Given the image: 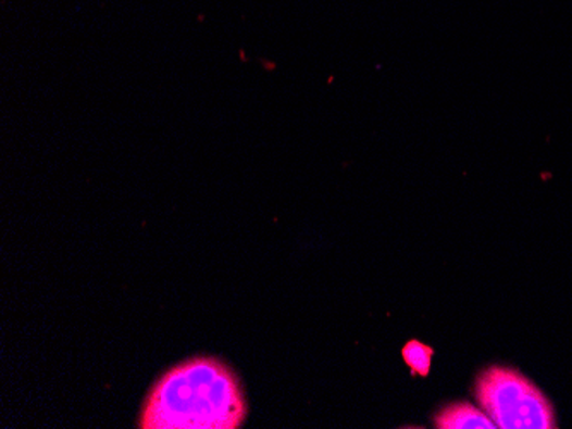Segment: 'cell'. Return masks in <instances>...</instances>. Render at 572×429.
I'll list each match as a JSON object with an SVG mask.
<instances>
[{
  "instance_id": "1",
  "label": "cell",
  "mask_w": 572,
  "mask_h": 429,
  "mask_svg": "<svg viewBox=\"0 0 572 429\" xmlns=\"http://www.w3.org/2000/svg\"><path fill=\"white\" fill-rule=\"evenodd\" d=\"M247 405L237 375L214 357L169 369L146 398L141 429H237Z\"/></svg>"
},
{
  "instance_id": "2",
  "label": "cell",
  "mask_w": 572,
  "mask_h": 429,
  "mask_svg": "<svg viewBox=\"0 0 572 429\" xmlns=\"http://www.w3.org/2000/svg\"><path fill=\"white\" fill-rule=\"evenodd\" d=\"M476 395L485 413L505 429H552L556 414L548 399L529 378L514 369H487L476 381Z\"/></svg>"
},
{
  "instance_id": "3",
  "label": "cell",
  "mask_w": 572,
  "mask_h": 429,
  "mask_svg": "<svg viewBox=\"0 0 572 429\" xmlns=\"http://www.w3.org/2000/svg\"><path fill=\"white\" fill-rule=\"evenodd\" d=\"M437 428L440 429H494L496 422L488 414L482 413L470 404L449 405L436 417Z\"/></svg>"
},
{
  "instance_id": "4",
  "label": "cell",
  "mask_w": 572,
  "mask_h": 429,
  "mask_svg": "<svg viewBox=\"0 0 572 429\" xmlns=\"http://www.w3.org/2000/svg\"><path fill=\"white\" fill-rule=\"evenodd\" d=\"M432 354L434 351L419 341L408 342L403 348L405 363L410 366L413 374L422 375V377H427L431 371Z\"/></svg>"
}]
</instances>
